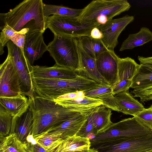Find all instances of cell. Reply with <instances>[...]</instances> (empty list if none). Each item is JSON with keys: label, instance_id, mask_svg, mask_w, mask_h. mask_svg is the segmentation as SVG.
Segmentation results:
<instances>
[{"label": "cell", "instance_id": "obj_1", "mask_svg": "<svg viewBox=\"0 0 152 152\" xmlns=\"http://www.w3.org/2000/svg\"><path fill=\"white\" fill-rule=\"evenodd\" d=\"M28 98L33 119L31 135L33 139L83 113L65 108L53 100L42 98L35 94Z\"/></svg>", "mask_w": 152, "mask_h": 152}, {"label": "cell", "instance_id": "obj_2", "mask_svg": "<svg viewBox=\"0 0 152 152\" xmlns=\"http://www.w3.org/2000/svg\"><path fill=\"white\" fill-rule=\"evenodd\" d=\"M152 133V130L135 117L126 118L113 123L103 132L90 140L94 149L114 144L122 141L140 137Z\"/></svg>", "mask_w": 152, "mask_h": 152}, {"label": "cell", "instance_id": "obj_3", "mask_svg": "<svg viewBox=\"0 0 152 152\" xmlns=\"http://www.w3.org/2000/svg\"><path fill=\"white\" fill-rule=\"evenodd\" d=\"M42 0H24L5 13L7 23L16 31L23 28L28 23L34 22L43 33L46 29L47 19L44 14Z\"/></svg>", "mask_w": 152, "mask_h": 152}, {"label": "cell", "instance_id": "obj_4", "mask_svg": "<svg viewBox=\"0 0 152 152\" xmlns=\"http://www.w3.org/2000/svg\"><path fill=\"white\" fill-rule=\"evenodd\" d=\"M34 94L42 98L53 100L61 95L79 91H85L88 88V82L86 77L80 75L69 80L48 79L32 77Z\"/></svg>", "mask_w": 152, "mask_h": 152}, {"label": "cell", "instance_id": "obj_5", "mask_svg": "<svg viewBox=\"0 0 152 152\" xmlns=\"http://www.w3.org/2000/svg\"><path fill=\"white\" fill-rule=\"evenodd\" d=\"M48 51L57 65L78 72L80 61L75 38L54 35L53 40L47 45Z\"/></svg>", "mask_w": 152, "mask_h": 152}, {"label": "cell", "instance_id": "obj_6", "mask_svg": "<svg viewBox=\"0 0 152 152\" xmlns=\"http://www.w3.org/2000/svg\"><path fill=\"white\" fill-rule=\"evenodd\" d=\"M131 7L126 0H93L82 9L77 19L83 23L98 24L96 22L98 18L106 17L109 20L127 11Z\"/></svg>", "mask_w": 152, "mask_h": 152}, {"label": "cell", "instance_id": "obj_7", "mask_svg": "<svg viewBox=\"0 0 152 152\" xmlns=\"http://www.w3.org/2000/svg\"><path fill=\"white\" fill-rule=\"evenodd\" d=\"M100 26L96 23H83L77 18L53 15L47 19L46 29L49 28L54 35L74 38L90 36L92 29Z\"/></svg>", "mask_w": 152, "mask_h": 152}, {"label": "cell", "instance_id": "obj_8", "mask_svg": "<svg viewBox=\"0 0 152 152\" xmlns=\"http://www.w3.org/2000/svg\"><path fill=\"white\" fill-rule=\"evenodd\" d=\"M17 73L21 93L32 97L34 95L31 75V66L20 49L11 40L6 45Z\"/></svg>", "mask_w": 152, "mask_h": 152}, {"label": "cell", "instance_id": "obj_9", "mask_svg": "<svg viewBox=\"0 0 152 152\" xmlns=\"http://www.w3.org/2000/svg\"><path fill=\"white\" fill-rule=\"evenodd\" d=\"M19 78L11 56H7L0 66V97L17 96L21 94Z\"/></svg>", "mask_w": 152, "mask_h": 152}, {"label": "cell", "instance_id": "obj_10", "mask_svg": "<svg viewBox=\"0 0 152 152\" xmlns=\"http://www.w3.org/2000/svg\"><path fill=\"white\" fill-rule=\"evenodd\" d=\"M134 20V16L126 15L109 20L105 24L97 27L103 34L101 40L107 49L114 51L118 44V38L120 34Z\"/></svg>", "mask_w": 152, "mask_h": 152}, {"label": "cell", "instance_id": "obj_11", "mask_svg": "<svg viewBox=\"0 0 152 152\" xmlns=\"http://www.w3.org/2000/svg\"><path fill=\"white\" fill-rule=\"evenodd\" d=\"M120 58L114 51L107 49L101 53L95 59L98 72L112 87L117 82Z\"/></svg>", "mask_w": 152, "mask_h": 152}, {"label": "cell", "instance_id": "obj_12", "mask_svg": "<svg viewBox=\"0 0 152 152\" xmlns=\"http://www.w3.org/2000/svg\"><path fill=\"white\" fill-rule=\"evenodd\" d=\"M99 152H146L152 150V133L95 149Z\"/></svg>", "mask_w": 152, "mask_h": 152}, {"label": "cell", "instance_id": "obj_13", "mask_svg": "<svg viewBox=\"0 0 152 152\" xmlns=\"http://www.w3.org/2000/svg\"><path fill=\"white\" fill-rule=\"evenodd\" d=\"M43 34L39 30L29 29L26 34L24 55L31 65L41 58L47 50Z\"/></svg>", "mask_w": 152, "mask_h": 152}, {"label": "cell", "instance_id": "obj_14", "mask_svg": "<svg viewBox=\"0 0 152 152\" xmlns=\"http://www.w3.org/2000/svg\"><path fill=\"white\" fill-rule=\"evenodd\" d=\"M75 40L80 61V69L77 72L78 75L94 80L100 85L110 86L98 72L95 59L85 52L77 38Z\"/></svg>", "mask_w": 152, "mask_h": 152}, {"label": "cell", "instance_id": "obj_15", "mask_svg": "<svg viewBox=\"0 0 152 152\" xmlns=\"http://www.w3.org/2000/svg\"><path fill=\"white\" fill-rule=\"evenodd\" d=\"M31 74L32 77L61 80L73 79L79 75L73 69L60 66L56 64L51 67L32 66Z\"/></svg>", "mask_w": 152, "mask_h": 152}, {"label": "cell", "instance_id": "obj_16", "mask_svg": "<svg viewBox=\"0 0 152 152\" xmlns=\"http://www.w3.org/2000/svg\"><path fill=\"white\" fill-rule=\"evenodd\" d=\"M93 109L82 113L40 134H60L63 138L67 139L76 135L87 121Z\"/></svg>", "mask_w": 152, "mask_h": 152}, {"label": "cell", "instance_id": "obj_17", "mask_svg": "<svg viewBox=\"0 0 152 152\" xmlns=\"http://www.w3.org/2000/svg\"><path fill=\"white\" fill-rule=\"evenodd\" d=\"M33 123L32 113L29 107L21 115L13 117L10 134H14L21 142L27 143L32 137Z\"/></svg>", "mask_w": 152, "mask_h": 152}, {"label": "cell", "instance_id": "obj_18", "mask_svg": "<svg viewBox=\"0 0 152 152\" xmlns=\"http://www.w3.org/2000/svg\"><path fill=\"white\" fill-rule=\"evenodd\" d=\"M85 96L99 99L103 105L118 112L120 110L110 86L100 85L84 92Z\"/></svg>", "mask_w": 152, "mask_h": 152}, {"label": "cell", "instance_id": "obj_19", "mask_svg": "<svg viewBox=\"0 0 152 152\" xmlns=\"http://www.w3.org/2000/svg\"><path fill=\"white\" fill-rule=\"evenodd\" d=\"M120 112L126 115L136 116L145 108L143 105L129 93V90L115 96Z\"/></svg>", "mask_w": 152, "mask_h": 152}, {"label": "cell", "instance_id": "obj_20", "mask_svg": "<svg viewBox=\"0 0 152 152\" xmlns=\"http://www.w3.org/2000/svg\"><path fill=\"white\" fill-rule=\"evenodd\" d=\"M0 103L13 117L19 116L29 107L28 98L22 93L10 97H0Z\"/></svg>", "mask_w": 152, "mask_h": 152}, {"label": "cell", "instance_id": "obj_21", "mask_svg": "<svg viewBox=\"0 0 152 152\" xmlns=\"http://www.w3.org/2000/svg\"><path fill=\"white\" fill-rule=\"evenodd\" d=\"M56 103L64 107L81 113L86 112L102 105L99 100L85 96L84 98L70 100H60L54 99Z\"/></svg>", "mask_w": 152, "mask_h": 152}, {"label": "cell", "instance_id": "obj_22", "mask_svg": "<svg viewBox=\"0 0 152 152\" xmlns=\"http://www.w3.org/2000/svg\"><path fill=\"white\" fill-rule=\"evenodd\" d=\"M111 110L104 105L94 109L91 116L98 134L104 132L113 124L111 120Z\"/></svg>", "mask_w": 152, "mask_h": 152}, {"label": "cell", "instance_id": "obj_23", "mask_svg": "<svg viewBox=\"0 0 152 152\" xmlns=\"http://www.w3.org/2000/svg\"><path fill=\"white\" fill-rule=\"evenodd\" d=\"M152 40V31L146 27H142L135 34H130L123 42L119 50L122 51L131 50L137 46L143 45Z\"/></svg>", "mask_w": 152, "mask_h": 152}, {"label": "cell", "instance_id": "obj_24", "mask_svg": "<svg viewBox=\"0 0 152 152\" xmlns=\"http://www.w3.org/2000/svg\"><path fill=\"white\" fill-rule=\"evenodd\" d=\"M90 139L76 135L71 137L59 145L52 152L87 150L91 148Z\"/></svg>", "mask_w": 152, "mask_h": 152}, {"label": "cell", "instance_id": "obj_25", "mask_svg": "<svg viewBox=\"0 0 152 152\" xmlns=\"http://www.w3.org/2000/svg\"><path fill=\"white\" fill-rule=\"evenodd\" d=\"M140 66L130 57L120 58L118 64V80L116 84L123 81H132Z\"/></svg>", "mask_w": 152, "mask_h": 152}, {"label": "cell", "instance_id": "obj_26", "mask_svg": "<svg viewBox=\"0 0 152 152\" xmlns=\"http://www.w3.org/2000/svg\"><path fill=\"white\" fill-rule=\"evenodd\" d=\"M0 152H32L28 142L20 141L14 134L0 136Z\"/></svg>", "mask_w": 152, "mask_h": 152}, {"label": "cell", "instance_id": "obj_27", "mask_svg": "<svg viewBox=\"0 0 152 152\" xmlns=\"http://www.w3.org/2000/svg\"><path fill=\"white\" fill-rule=\"evenodd\" d=\"M137 74L132 79L131 88L141 89L152 86V64H140Z\"/></svg>", "mask_w": 152, "mask_h": 152}, {"label": "cell", "instance_id": "obj_28", "mask_svg": "<svg viewBox=\"0 0 152 152\" xmlns=\"http://www.w3.org/2000/svg\"><path fill=\"white\" fill-rule=\"evenodd\" d=\"M77 38L85 52L95 59L101 53L108 49L101 39H94L90 36H83Z\"/></svg>", "mask_w": 152, "mask_h": 152}, {"label": "cell", "instance_id": "obj_29", "mask_svg": "<svg viewBox=\"0 0 152 152\" xmlns=\"http://www.w3.org/2000/svg\"><path fill=\"white\" fill-rule=\"evenodd\" d=\"M44 14L47 18L51 15H57L72 18H77L82 9H75L62 5L44 4Z\"/></svg>", "mask_w": 152, "mask_h": 152}, {"label": "cell", "instance_id": "obj_30", "mask_svg": "<svg viewBox=\"0 0 152 152\" xmlns=\"http://www.w3.org/2000/svg\"><path fill=\"white\" fill-rule=\"evenodd\" d=\"M34 139L48 152H52L59 145L67 140L63 138L60 134H40Z\"/></svg>", "mask_w": 152, "mask_h": 152}, {"label": "cell", "instance_id": "obj_31", "mask_svg": "<svg viewBox=\"0 0 152 152\" xmlns=\"http://www.w3.org/2000/svg\"><path fill=\"white\" fill-rule=\"evenodd\" d=\"M13 117L1 105H0V136L10 134Z\"/></svg>", "mask_w": 152, "mask_h": 152}, {"label": "cell", "instance_id": "obj_32", "mask_svg": "<svg viewBox=\"0 0 152 152\" xmlns=\"http://www.w3.org/2000/svg\"><path fill=\"white\" fill-rule=\"evenodd\" d=\"M91 115L76 135L88 138L90 140L98 134L97 132L92 121Z\"/></svg>", "mask_w": 152, "mask_h": 152}, {"label": "cell", "instance_id": "obj_33", "mask_svg": "<svg viewBox=\"0 0 152 152\" xmlns=\"http://www.w3.org/2000/svg\"><path fill=\"white\" fill-rule=\"evenodd\" d=\"M18 32L16 31L7 24L1 30L0 35V55L4 52V48L11 38Z\"/></svg>", "mask_w": 152, "mask_h": 152}, {"label": "cell", "instance_id": "obj_34", "mask_svg": "<svg viewBox=\"0 0 152 152\" xmlns=\"http://www.w3.org/2000/svg\"><path fill=\"white\" fill-rule=\"evenodd\" d=\"M134 117L140 123L152 129V108H145Z\"/></svg>", "mask_w": 152, "mask_h": 152}, {"label": "cell", "instance_id": "obj_35", "mask_svg": "<svg viewBox=\"0 0 152 152\" xmlns=\"http://www.w3.org/2000/svg\"><path fill=\"white\" fill-rule=\"evenodd\" d=\"M28 30L29 29L28 28H23L15 34L10 39V40L14 44L20 49L24 54L23 48L25 42L26 34Z\"/></svg>", "mask_w": 152, "mask_h": 152}, {"label": "cell", "instance_id": "obj_36", "mask_svg": "<svg viewBox=\"0 0 152 152\" xmlns=\"http://www.w3.org/2000/svg\"><path fill=\"white\" fill-rule=\"evenodd\" d=\"M133 94L134 97H139L141 99L152 94V86L141 89H134L131 91Z\"/></svg>", "mask_w": 152, "mask_h": 152}, {"label": "cell", "instance_id": "obj_37", "mask_svg": "<svg viewBox=\"0 0 152 152\" xmlns=\"http://www.w3.org/2000/svg\"><path fill=\"white\" fill-rule=\"evenodd\" d=\"M85 97L84 91H79L66 94L54 99L60 100H70L82 98Z\"/></svg>", "mask_w": 152, "mask_h": 152}, {"label": "cell", "instance_id": "obj_38", "mask_svg": "<svg viewBox=\"0 0 152 152\" xmlns=\"http://www.w3.org/2000/svg\"><path fill=\"white\" fill-rule=\"evenodd\" d=\"M28 142L32 152H48L37 142L33 143L31 141Z\"/></svg>", "mask_w": 152, "mask_h": 152}, {"label": "cell", "instance_id": "obj_39", "mask_svg": "<svg viewBox=\"0 0 152 152\" xmlns=\"http://www.w3.org/2000/svg\"><path fill=\"white\" fill-rule=\"evenodd\" d=\"M90 36L94 39H101L102 38L103 34L97 27H95L92 29Z\"/></svg>", "mask_w": 152, "mask_h": 152}, {"label": "cell", "instance_id": "obj_40", "mask_svg": "<svg viewBox=\"0 0 152 152\" xmlns=\"http://www.w3.org/2000/svg\"><path fill=\"white\" fill-rule=\"evenodd\" d=\"M138 59L140 61V64H152V56L145 57L138 56Z\"/></svg>", "mask_w": 152, "mask_h": 152}, {"label": "cell", "instance_id": "obj_41", "mask_svg": "<svg viewBox=\"0 0 152 152\" xmlns=\"http://www.w3.org/2000/svg\"><path fill=\"white\" fill-rule=\"evenodd\" d=\"M99 152L96 149H95L93 148H91L90 149L87 150H84L82 151H69V152Z\"/></svg>", "mask_w": 152, "mask_h": 152}, {"label": "cell", "instance_id": "obj_42", "mask_svg": "<svg viewBox=\"0 0 152 152\" xmlns=\"http://www.w3.org/2000/svg\"><path fill=\"white\" fill-rule=\"evenodd\" d=\"M146 152H152V150Z\"/></svg>", "mask_w": 152, "mask_h": 152}, {"label": "cell", "instance_id": "obj_43", "mask_svg": "<svg viewBox=\"0 0 152 152\" xmlns=\"http://www.w3.org/2000/svg\"><path fill=\"white\" fill-rule=\"evenodd\" d=\"M150 107L151 108H152V104L151 105V106Z\"/></svg>", "mask_w": 152, "mask_h": 152}, {"label": "cell", "instance_id": "obj_44", "mask_svg": "<svg viewBox=\"0 0 152 152\" xmlns=\"http://www.w3.org/2000/svg\"></svg>", "mask_w": 152, "mask_h": 152}]
</instances>
